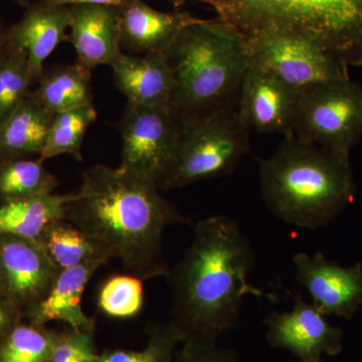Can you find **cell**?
Segmentation results:
<instances>
[{
  "mask_svg": "<svg viewBox=\"0 0 362 362\" xmlns=\"http://www.w3.org/2000/svg\"><path fill=\"white\" fill-rule=\"evenodd\" d=\"M159 190L156 180L121 166L96 164L83 173L81 187L70 194L64 218L109 259H120L130 275L143 281L166 276L164 230L188 220Z\"/></svg>",
  "mask_w": 362,
  "mask_h": 362,
  "instance_id": "6da1fadb",
  "label": "cell"
},
{
  "mask_svg": "<svg viewBox=\"0 0 362 362\" xmlns=\"http://www.w3.org/2000/svg\"><path fill=\"white\" fill-rule=\"evenodd\" d=\"M194 233L182 258L166 274L173 324L187 342L216 343L239 322L245 298H274L249 282L254 250L237 221L209 216Z\"/></svg>",
  "mask_w": 362,
  "mask_h": 362,
  "instance_id": "7a4b0ae2",
  "label": "cell"
},
{
  "mask_svg": "<svg viewBox=\"0 0 362 362\" xmlns=\"http://www.w3.org/2000/svg\"><path fill=\"white\" fill-rule=\"evenodd\" d=\"M262 199L272 214L298 228L315 230L342 213L356 195L349 156L286 136L259 161Z\"/></svg>",
  "mask_w": 362,
  "mask_h": 362,
  "instance_id": "3957f363",
  "label": "cell"
},
{
  "mask_svg": "<svg viewBox=\"0 0 362 362\" xmlns=\"http://www.w3.org/2000/svg\"><path fill=\"white\" fill-rule=\"evenodd\" d=\"M165 54L175 77L170 106L182 122L235 107L251 58L237 28L220 18H199Z\"/></svg>",
  "mask_w": 362,
  "mask_h": 362,
  "instance_id": "277c9868",
  "label": "cell"
},
{
  "mask_svg": "<svg viewBox=\"0 0 362 362\" xmlns=\"http://www.w3.org/2000/svg\"><path fill=\"white\" fill-rule=\"evenodd\" d=\"M247 40L291 35L362 66V0H199Z\"/></svg>",
  "mask_w": 362,
  "mask_h": 362,
  "instance_id": "5b68a950",
  "label": "cell"
},
{
  "mask_svg": "<svg viewBox=\"0 0 362 362\" xmlns=\"http://www.w3.org/2000/svg\"><path fill=\"white\" fill-rule=\"evenodd\" d=\"M250 132L235 106L182 122L158 187L175 189L232 173L249 152Z\"/></svg>",
  "mask_w": 362,
  "mask_h": 362,
  "instance_id": "8992f818",
  "label": "cell"
},
{
  "mask_svg": "<svg viewBox=\"0 0 362 362\" xmlns=\"http://www.w3.org/2000/svg\"><path fill=\"white\" fill-rule=\"evenodd\" d=\"M291 135L350 156L362 136V88L350 78L301 92Z\"/></svg>",
  "mask_w": 362,
  "mask_h": 362,
  "instance_id": "52a82bcc",
  "label": "cell"
},
{
  "mask_svg": "<svg viewBox=\"0 0 362 362\" xmlns=\"http://www.w3.org/2000/svg\"><path fill=\"white\" fill-rule=\"evenodd\" d=\"M182 121L171 106L127 104L120 124L121 168L158 182L180 138Z\"/></svg>",
  "mask_w": 362,
  "mask_h": 362,
  "instance_id": "ba28073f",
  "label": "cell"
},
{
  "mask_svg": "<svg viewBox=\"0 0 362 362\" xmlns=\"http://www.w3.org/2000/svg\"><path fill=\"white\" fill-rule=\"evenodd\" d=\"M247 42L250 65L268 71L299 92L349 78L346 66L316 45L300 37L265 35Z\"/></svg>",
  "mask_w": 362,
  "mask_h": 362,
  "instance_id": "9c48e42d",
  "label": "cell"
},
{
  "mask_svg": "<svg viewBox=\"0 0 362 362\" xmlns=\"http://www.w3.org/2000/svg\"><path fill=\"white\" fill-rule=\"evenodd\" d=\"M59 272L37 240L0 235V294L23 314L47 296Z\"/></svg>",
  "mask_w": 362,
  "mask_h": 362,
  "instance_id": "30bf717a",
  "label": "cell"
},
{
  "mask_svg": "<svg viewBox=\"0 0 362 362\" xmlns=\"http://www.w3.org/2000/svg\"><path fill=\"white\" fill-rule=\"evenodd\" d=\"M297 282L324 316L350 319L362 306V264L342 267L322 252H298L293 258Z\"/></svg>",
  "mask_w": 362,
  "mask_h": 362,
  "instance_id": "8fae6325",
  "label": "cell"
},
{
  "mask_svg": "<svg viewBox=\"0 0 362 362\" xmlns=\"http://www.w3.org/2000/svg\"><path fill=\"white\" fill-rule=\"evenodd\" d=\"M267 340L272 347L292 352L302 361H319L342 349L343 332L301 295L294 297L291 311L273 312L266 319Z\"/></svg>",
  "mask_w": 362,
  "mask_h": 362,
  "instance_id": "7c38bea8",
  "label": "cell"
},
{
  "mask_svg": "<svg viewBox=\"0 0 362 362\" xmlns=\"http://www.w3.org/2000/svg\"><path fill=\"white\" fill-rule=\"evenodd\" d=\"M238 113L250 129L292 134L301 92L258 66L250 65L239 93Z\"/></svg>",
  "mask_w": 362,
  "mask_h": 362,
  "instance_id": "4fadbf2b",
  "label": "cell"
},
{
  "mask_svg": "<svg viewBox=\"0 0 362 362\" xmlns=\"http://www.w3.org/2000/svg\"><path fill=\"white\" fill-rule=\"evenodd\" d=\"M70 11L68 39L77 54V62L93 70L111 66L123 54L118 7L76 6Z\"/></svg>",
  "mask_w": 362,
  "mask_h": 362,
  "instance_id": "5bb4252c",
  "label": "cell"
},
{
  "mask_svg": "<svg viewBox=\"0 0 362 362\" xmlns=\"http://www.w3.org/2000/svg\"><path fill=\"white\" fill-rule=\"evenodd\" d=\"M121 45L134 54H165L187 26L199 18L187 13H163L142 0L118 7Z\"/></svg>",
  "mask_w": 362,
  "mask_h": 362,
  "instance_id": "9a60e30c",
  "label": "cell"
},
{
  "mask_svg": "<svg viewBox=\"0 0 362 362\" xmlns=\"http://www.w3.org/2000/svg\"><path fill=\"white\" fill-rule=\"evenodd\" d=\"M110 66L117 88L127 99V104L170 106L175 92V77L168 54L123 52Z\"/></svg>",
  "mask_w": 362,
  "mask_h": 362,
  "instance_id": "2e32d148",
  "label": "cell"
},
{
  "mask_svg": "<svg viewBox=\"0 0 362 362\" xmlns=\"http://www.w3.org/2000/svg\"><path fill=\"white\" fill-rule=\"evenodd\" d=\"M70 18L69 7L52 6L40 0L28 6L21 20L7 33L6 42L26 54L33 81L40 80L45 59L68 39Z\"/></svg>",
  "mask_w": 362,
  "mask_h": 362,
  "instance_id": "e0dca14e",
  "label": "cell"
},
{
  "mask_svg": "<svg viewBox=\"0 0 362 362\" xmlns=\"http://www.w3.org/2000/svg\"><path fill=\"white\" fill-rule=\"evenodd\" d=\"M103 265V262L93 261L59 272L47 296L26 312L30 322L42 326L51 321H61L71 329L92 333L94 320L83 310L82 297L86 285Z\"/></svg>",
  "mask_w": 362,
  "mask_h": 362,
  "instance_id": "ac0fdd59",
  "label": "cell"
},
{
  "mask_svg": "<svg viewBox=\"0 0 362 362\" xmlns=\"http://www.w3.org/2000/svg\"><path fill=\"white\" fill-rule=\"evenodd\" d=\"M52 116L28 95L0 124V161L21 159L32 154L40 156Z\"/></svg>",
  "mask_w": 362,
  "mask_h": 362,
  "instance_id": "d6986e66",
  "label": "cell"
},
{
  "mask_svg": "<svg viewBox=\"0 0 362 362\" xmlns=\"http://www.w3.org/2000/svg\"><path fill=\"white\" fill-rule=\"evenodd\" d=\"M69 194H47L0 202V235L40 242L47 226L64 218Z\"/></svg>",
  "mask_w": 362,
  "mask_h": 362,
  "instance_id": "ffe728a7",
  "label": "cell"
},
{
  "mask_svg": "<svg viewBox=\"0 0 362 362\" xmlns=\"http://www.w3.org/2000/svg\"><path fill=\"white\" fill-rule=\"evenodd\" d=\"M90 71L78 62L57 66L42 74L39 87L30 96L52 115L92 105Z\"/></svg>",
  "mask_w": 362,
  "mask_h": 362,
  "instance_id": "44dd1931",
  "label": "cell"
},
{
  "mask_svg": "<svg viewBox=\"0 0 362 362\" xmlns=\"http://www.w3.org/2000/svg\"><path fill=\"white\" fill-rule=\"evenodd\" d=\"M40 243L59 271L93 261L106 264L110 259L88 235L65 218L49 223Z\"/></svg>",
  "mask_w": 362,
  "mask_h": 362,
  "instance_id": "7402d4cb",
  "label": "cell"
},
{
  "mask_svg": "<svg viewBox=\"0 0 362 362\" xmlns=\"http://www.w3.org/2000/svg\"><path fill=\"white\" fill-rule=\"evenodd\" d=\"M97 116L96 108L93 104L54 114L40 153V160L44 162L68 154L78 161H82L81 150L83 141L90 126L96 121Z\"/></svg>",
  "mask_w": 362,
  "mask_h": 362,
  "instance_id": "603a6c76",
  "label": "cell"
},
{
  "mask_svg": "<svg viewBox=\"0 0 362 362\" xmlns=\"http://www.w3.org/2000/svg\"><path fill=\"white\" fill-rule=\"evenodd\" d=\"M58 187L56 176L40 159L0 161V202L52 194Z\"/></svg>",
  "mask_w": 362,
  "mask_h": 362,
  "instance_id": "cb8c5ba5",
  "label": "cell"
},
{
  "mask_svg": "<svg viewBox=\"0 0 362 362\" xmlns=\"http://www.w3.org/2000/svg\"><path fill=\"white\" fill-rule=\"evenodd\" d=\"M61 337L42 326L18 324L0 341V362H49Z\"/></svg>",
  "mask_w": 362,
  "mask_h": 362,
  "instance_id": "d4e9b609",
  "label": "cell"
},
{
  "mask_svg": "<svg viewBox=\"0 0 362 362\" xmlns=\"http://www.w3.org/2000/svg\"><path fill=\"white\" fill-rule=\"evenodd\" d=\"M32 82L26 54L6 40L0 59V124L28 98Z\"/></svg>",
  "mask_w": 362,
  "mask_h": 362,
  "instance_id": "484cf974",
  "label": "cell"
},
{
  "mask_svg": "<svg viewBox=\"0 0 362 362\" xmlns=\"http://www.w3.org/2000/svg\"><path fill=\"white\" fill-rule=\"evenodd\" d=\"M98 304L103 313L114 318L137 315L144 304L142 279L133 275L108 279L100 290Z\"/></svg>",
  "mask_w": 362,
  "mask_h": 362,
  "instance_id": "4316f807",
  "label": "cell"
},
{
  "mask_svg": "<svg viewBox=\"0 0 362 362\" xmlns=\"http://www.w3.org/2000/svg\"><path fill=\"white\" fill-rule=\"evenodd\" d=\"M182 339L173 323L154 331L146 349L140 351L105 352L90 362H171L176 342Z\"/></svg>",
  "mask_w": 362,
  "mask_h": 362,
  "instance_id": "83f0119b",
  "label": "cell"
},
{
  "mask_svg": "<svg viewBox=\"0 0 362 362\" xmlns=\"http://www.w3.org/2000/svg\"><path fill=\"white\" fill-rule=\"evenodd\" d=\"M92 333L71 329L63 334L49 362H90L96 354L93 347Z\"/></svg>",
  "mask_w": 362,
  "mask_h": 362,
  "instance_id": "f1b7e54d",
  "label": "cell"
},
{
  "mask_svg": "<svg viewBox=\"0 0 362 362\" xmlns=\"http://www.w3.org/2000/svg\"><path fill=\"white\" fill-rule=\"evenodd\" d=\"M176 362H239L230 350L220 349L216 343L187 342Z\"/></svg>",
  "mask_w": 362,
  "mask_h": 362,
  "instance_id": "f546056e",
  "label": "cell"
},
{
  "mask_svg": "<svg viewBox=\"0 0 362 362\" xmlns=\"http://www.w3.org/2000/svg\"><path fill=\"white\" fill-rule=\"evenodd\" d=\"M23 314L18 306L0 294V341L20 324Z\"/></svg>",
  "mask_w": 362,
  "mask_h": 362,
  "instance_id": "4dcf8cb0",
  "label": "cell"
},
{
  "mask_svg": "<svg viewBox=\"0 0 362 362\" xmlns=\"http://www.w3.org/2000/svg\"><path fill=\"white\" fill-rule=\"evenodd\" d=\"M45 4L58 6H109L120 7L127 4L130 0H42Z\"/></svg>",
  "mask_w": 362,
  "mask_h": 362,
  "instance_id": "1f68e13d",
  "label": "cell"
},
{
  "mask_svg": "<svg viewBox=\"0 0 362 362\" xmlns=\"http://www.w3.org/2000/svg\"><path fill=\"white\" fill-rule=\"evenodd\" d=\"M4 42H6V37H2L0 33V59H1L2 52H4Z\"/></svg>",
  "mask_w": 362,
  "mask_h": 362,
  "instance_id": "d6a6232c",
  "label": "cell"
},
{
  "mask_svg": "<svg viewBox=\"0 0 362 362\" xmlns=\"http://www.w3.org/2000/svg\"><path fill=\"white\" fill-rule=\"evenodd\" d=\"M18 4H20L21 6H30V0H16Z\"/></svg>",
  "mask_w": 362,
  "mask_h": 362,
  "instance_id": "836d02e7",
  "label": "cell"
},
{
  "mask_svg": "<svg viewBox=\"0 0 362 362\" xmlns=\"http://www.w3.org/2000/svg\"><path fill=\"white\" fill-rule=\"evenodd\" d=\"M169 1L173 2V4H175V6H182L183 4H185V0H169Z\"/></svg>",
  "mask_w": 362,
  "mask_h": 362,
  "instance_id": "e575fe53",
  "label": "cell"
},
{
  "mask_svg": "<svg viewBox=\"0 0 362 362\" xmlns=\"http://www.w3.org/2000/svg\"><path fill=\"white\" fill-rule=\"evenodd\" d=\"M299 362H322L321 361H300Z\"/></svg>",
  "mask_w": 362,
  "mask_h": 362,
  "instance_id": "d590c367",
  "label": "cell"
}]
</instances>
